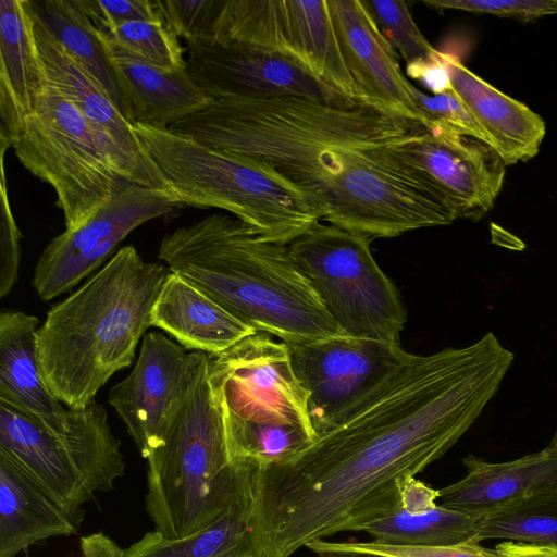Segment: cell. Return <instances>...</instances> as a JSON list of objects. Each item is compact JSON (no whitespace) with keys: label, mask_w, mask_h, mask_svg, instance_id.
<instances>
[{"label":"cell","mask_w":557,"mask_h":557,"mask_svg":"<svg viewBox=\"0 0 557 557\" xmlns=\"http://www.w3.org/2000/svg\"><path fill=\"white\" fill-rule=\"evenodd\" d=\"M513 359L492 332L466 347L408 354L296 454L257 466L251 557H290L393 510L405 484L480 417Z\"/></svg>","instance_id":"1"},{"label":"cell","mask_w":557,"mask_h":557,"mask_svg":"<svg viewBox=\"0 0 557 557\" xmlns=\"http://www.w3.org/2000/svg\"><path fill=\"white\" fill-rule=\"evenodd\" d=\"M421 125L368 103L304 97L218 99L169 129L268 166L306 190L327 224L346 228L387 148Z\"/></svg>","instance_id":"2"},{"label":"cell","mask_w":557,"mask_h":557,"mask_svg":"<svg viewBox=\"0 0 557 557\" xmlns=\"http://www.w3.org/2000/svg\"><path fill=\"white\" fill-rule=\"evenodd\" d=\"M158 258L255 332L290 345L342 334L288 245L214 213L163 236Z\"/></svg>","instance_id":"3"},{"label":"cell","mask_w":557,"mask_h":557,"mask_svg":"<svg viewBox=\"0 0 557 557\" xmlns=\"http://www.w3.org/2000/svg\"><path fill=\"white\" fill-rule=\"evenodd\" d=\"M169 273L125 246L51 307L37 331V358L59 401L72 409L96 404L111 376L132 364Z\"/></svg>","instance_id":"4"},{"label":"cell","mask_w":557,"mask_h":557,"mask_svg":"<svg viewBox=\"0 0 557 557\" xmlns=\"http://www.w3.org/2000/svg\"><path fill=\"white\" fill-rule=\"evenodd\" d=\"M208 367L209 359L163 445L146 459V511L170 539L207 528L253 491L257 463L232 460Z\"/></svg>","instance_id":"5"},{"label":"cell","mask_w":557,"mask_h":557,"mask_svg":"<svg viewBox=\"0 0 557 557\" xmlns=\"http://www.w3.org/2000/svg\"><path fill=\"white\" fill-rule=\"evenodd\" d=\"M133 127L183 206L228 211L262 238L282 245L324 219L311 195L268 166L169 128Z\"/></svg>","instance_id":"6"},{"label":"cell","mask_w":557,"mask_h":557,"mask_svg":"<svg viewBox=\"0 0 557 557\" xmlns=\"http://www.w3.org/2000/svg\"><path fill=\"white\" fill-rule=\"evenodd\" d=\"M0 450L13 458L78 527L84 505L125 474L107 410L94 404L40 417L0 393Z\"/></svg>","instance_id":"7"},{"label":"cell","mask_w":557,"mask_h":557,"mask_svg":"<svg viewBox=\"0 0 557 557\" xmlns=\"http://www.w3.org/2000/svg\"><path fill=\"white\" fill-rule=\"evenodd\" d=\"M12 148L25 169L54 189L65 230L85 224L126 182L91 122L50 83Z\"/></svg>","instance_id":"8"},{"label":"cell","mask_w":557,"mask_h":557,"mask_svg":"<svg viewBox=\"0 0 557 557\" xmlns=\"http://www.w3.org/2000/svg\"><path fill=\"white\" fill-rule=\"evenodd\" d=\"M370 240L319 222L288 247L342 334L399 345L406 312Z\"/></svg>","instance_id":"9"},{"label":"cell","mask_w":557,"mask_h":557,"mask_svg":"<svg viewBox=\"0 0 557 557\" xmlns=\"http://www.w3.org/2000/svg\"><path fill=\"white\" fill-rule=\"evenodd\" d=\"M225 41L284 54L363 102L345 63L327 0H231Z\"/></svg>","instance_id":"10"},{"label":"cell","mask_w":557,"mask_h":557,"mask_svg":"<svg viewBox=\"0 0 557 557\" xmlns=\"http://www.w3.org/2000/svg\"><path fill=\"white\" fill-rule=\"evenodd\" d=\"M208 371L224 414L297 425L314 437L309 394L293 370L286 344L253 333L209 355Z\"/></svg>","instance_id":"11"},{"label":"cell","mask_w":557,"mask_h":557,"mask_svg":"<svg viewBox=\"0 0 557 557\" xmlns=\"http://www.w3.org/2000/svg\"><path fill=\"white\" fill-rule=\"evenodd\" d=\"M183 207L171 191L124 182L85 224L52 238L36 262L32 285L51 300L89 277L136 227Z\"/></svg>","instance_id":"12"},{"label":"cell","mask_w":557,"mask_h":557,"mask_svg":"<svg viewBox=\"0 0 557 557\" xmlns=\"http://www.w3.org/2000/svg\"><path fill=\"white\" fill-rule=\"evenodd\" d=\"M208 359L205 352H186L162 333L144 335L133 370L111 388L108 403L145 459L163 445Z\"/></svg>","instance_id":"13"},{"label":"cell","mask_w":557,"mask_h":557,"mask_svg":"<svg viewBox=\"0 0 557 557\" xmlns=\"http://www.w3.org/2000/svg\"><path fill=\"white\" fill-rule=\"evenodd\" d=\"M391 152L438 191L458 218L480 220L494 206L506 165L485 141L447 128H418Z\"/></svg>","instance_id":"14"},{"label":"cell","mask_w":557,"mask_h":557,"mask_svg":"<svg viewBox=\"0 0 557 557\" xmlns=\"http://www.w3.org/2000/svg\"><path fill=\"white\" fill-rule=\"evenodd\" d=\"M187 70L214 100L304 97L333 106L358 102L320 81L293 59L278 52L225 41L201 45L186 41Z\"/></svg>","instance_id":"15"},{"label":"cell","mask_w":557,"mask_h":557,"mask_svg":"<svg viewBox=\"0 0 557 557\" xmlns=\"http://www.w3.org/2000/svg\"><path fill=\"white\" fill-rule=\"evenodd\" d=\"M293 370L309 394L315 429L401 363L400 345L337 334L287 345Z\"/></svg>","instance_id":"16"},{"label":"cell","mask_w":557,"mask_h":557,"mask_svg":"<svg viewBox=\"0 0 557 557\" xmlns=\"http://www.w3.org/2000/svg\"><path fill=\"white\" fill-rule=\"evenodd\" d=\"M33 16L35 37L48 82L91 122L106 143L121 177L131 184L173 193L137 138L133 124L124 117L98 82L48 33L34 13Z\"/></svg>","instance_id":"17"},{"label":"cell","mask_w":557,"mask_h":557,"mask_svg":"<svg viewBox=\"0 0 557 557\" xmlns=\"http://www.w3.org/2000/svg\"><path fill=\"white\" fill-rule=\"evenodd\" d=\"M339 47L364 103L387 110L423 128L413 86L403 73L396 51L383 36L362 0H327Z\"/></svg>","instance_id":"18"},{"label":"cell","mask_w":557,"mask_h":557,"mask_svg":"<svg viewBox=\"0 0 557 557\" xmlns=\"http://www.w3.org/2000/svg\"><path fill=\"white\" fill-rule=\"evenodd\" d=\"M49 86L29 0L0 1V139L13 147L27 115Z\"/></svg>","instance_id":"19"},{"label":"cell","mask_w":557,"mask_h":557,"mask_svg":"<svg viewBox=\"0 0 557 557\" xmlns=\"http://www.w3.org/2000/svg\"><path fill=\"white\" fill-rule=\"evenodd\" d=\"M467 474L438 490L440 504L483 513L512 500L557 488V432L543 449L505 462L473 455L462 459Z\"/></svg>","instance_id":"20"},{"label":"cell","mask_w":557,"mask_h":557,"mask_svg":"<svg viewBox=\"0 0 557 557\" xmlns=\"http://www.w3.org/2000/svg\"><path fill=\"white\" fill-rule=\"evenodd\" d=\"M444 59L451 89L505 165L534 158L546 133L543 119L472 73L457 57L444 53Z\"/></svg>","instance_id":"21"},{"label":"cell","mask_w":557,"mask_h":557,"mask_svg":"<svg viewBox=\"0 0 557 557\" xmlns=\"http://www.w3.org/2000/svg\"><path fill=\"white\" fill-rule=\"evenodd\" d=\"M438 490L412 478L398 505L358 529L372 541L405 546H450L480 543L483 513L466 512L437 504Z\"/></svg>","instance_id":"22"},{"label":"cell","mask_w":557,"mask_h":557,"mask_svg":"<svg viewBox=\"0 0 557 557\" xmlns=\"http://www.w3.org/2000/svg\"><path fill=\"white\" fill-rule=\"evenodd\" d=\"M151 326L185 349L220 354L255 332L181 275L169 273L151 311Z\"/></svg>","instance_id":"23"},{"label":"cell","mask_w":557,"mask_h":557,"mask_svg":"<svg viewBox=\"0 0 557 557\" xmlns=\"http://www.w3.org/2000/svg\"><path fill=\"white\" fill-rule=\"evenodd\" d=\"M102 40L129 98L132 124L169 128L214 102L187 69L168 72Z\"/></svg>","instance_id":"24"},{"label":"cell","mask_w":557,"mask_h":557,"mask_svg":"<svg viewBox=\"0 0 557 557\" xmlns=\"http://www.w3.org/2000/svg\"><path fill=\"white\" fill-rule=\"evenodd\" d=\"M76 530L67 513L0 450V557H15L33 544Z\"/></svg>","instance_id":"25"},{"label":"cell","mask_w":557,"mask_h":557,"mask_svg":"<svg viewBox=\"0 0 557 557\" xmlns=\"http://www.w3.org/2000/svg\"><path fill=\"white\" fill-rule=\"evenodd\" d=\"M29 5L39 23L98 82L132 123L133 109L125 87L81 0H29Z\"/></svg>","instance_id":"26"},{"label":"cell","mask_w":557,"mask_h":557,"mask_svg":"<svg viewBox=\"0 0 557 557\" xmlns=\"http://www.w3.org/2000/svg\"><path fill=\"white\" fill-rule=\"evenodd\" d=\"M37 317L17 310L0 313V393L40 417L66 409L48 387L37 358Z\"/></svg>","instance_id":"27"},{"label":"cell","mask_w":557,"mask_h":557,"mask_svg":"<svg viewBox=\"0 0 557 557\" xmlns=\"http://www.w3.org/2000/svg\"><path fill=\"white\" fill-rule=\"evenodd\" d=\"M252 493L191 535L170 539L157 530L147 532L124 548V557H251L248 522Z\"/></svg>","instance_id":"28"},{"label":"cell","mask_w":557,"mask_h":557,"mask_svg":"<svg viewBox=\"0 0 557 557\" xmlns=\"http://www.w3.org/2000/svg\"><path fill=\"white\" fill-rule=\"evenodd\" d=\"M557 547V488L483 512L479 540Z\"/></svg>","instance_id":"29"},{"label":"cell","mask_w":557,"mask_h":557,"mask_svg":"<svg viewBox=\"0 0 557 557\" xmlns=\"http://www.w3.org/2000/svg\"><path fill=\"white\" fill-rule=\"evenodd\" d=\"M224 422L232 460H250L259 467L289 458L312 440L302 428L283 422L244 420L226 414Z\"/></svg>","instance_id":"30"},{"label":"cell","mask_w":557,"mask_h":557,"mask_svg":"<svg viewBox=\"0 0 557 557\" xmlns=\"http://www.w3.org/2000/svg\"><path fill=\"white\" fill-rule=\"evenodd\" d=\"M106 41L154 67L175 72L187 69L185 48L163 20H135L100 32Z\"/></svg>","instance_id":"31"},{"label":"cell","mask_w":557,"mask_h":557,"mask_svg":"<svg viewBox=\"0 0 557 557\" xmlns=\"http://www.w3.org/2000/svg\"><path fill=\"white\" fill-rule=\"evenodd\" d=\"M166 26L185 41L221 44L226 38L231 0H154Z\"/></svg>","instance_id":"32"},{"label":"cell","mask_w":557,"mask_h":557,"mask_svg":"<svg viewBox=\"0 0 557 557\" xmlns=\"http://www.w3.org/2000/svg\"><path fill=\"white\" fill-rule=\"evenodd\" d=\"M376 26L407 64L431 58L437 50L416 24L403 0H362Z\"/></svg>","instance_id":"33"},{"label":"cell","mask_w":557,"mask_h":557,"mask_svg":"<svg viewBox=\"0 0 557 557\" xmlns=\"http://www.w3.org/2000/svg\"><path fill=\"white\" fill-rule=\"evenodd\" d=\"M314 553L346 552L374 557H507L500 550L486 548L480 543H463L450 546H405L368 542H330L325 540L309 543Z\"/></svg>","instance_id":"34"},{"label":"cell","mask_w":557,"mask_h":557,"mask_svg":"<svg viewBox=\"0 0 557 557\" xmlns=\"http://www.w3.org/2000/svg\"><path fill=\"white\" fill-rule=\"evenodd\" d=\"M414 95L428 120L425 129L434 126L447 128L487 144L485 135L451 88L441 94L429 95L416 87Z\"/></svg>","instance_id":"35"},{"label":"cell","mask_w":557,"mask_h":557,"mask_svg":"<svg viewBox=\"0 0 557 557\" xmlns=\"http://www.w3.org/2000/svg\"><path fill=\"white\" fill-rule=\"evenodd\" d=\"M5 148L0 147L1 157V218H0V298L10 294L18 278L21 262L22 234L14 219L7 187L4 156Z\"/></svg>","instance_id":"36"},{"label":"cell","mask_w":557,"mask_h":557,"mask_svg":"<svg viewBox=\"0 0 557 557\" xmlns=\"http://www.w3.org/2000/svg\"><path fill=\"white\" fill-rule=\"evenodd\" d=\"M423 3L435 10L486 13L523 22L557 14V0H425Z\"/></svg>","instance_id":"37"},{"label":"cell","mask_w":557,"mask_h":557,"mask_svg":"<svg viewBox=\"0 0 557 557\" xmlns=\"http://www.w3.org/2000/svg\"><path fill=\"white\" fill-rule=\"evenodd\" d=\"M96 28L109 30L128 21L163 20L154 0H81Z\"/></svg>","instance_id":"38"},{"label":"cell","mask_w":557,"mask_h":557,"mask_svg":"<svg viewBox=\"0 0 557 557\" xmlns=\"http://www.w3.org/2000/svg\"><path fill=\"white\" fill-rule=\"evenodd\" d=\"M407 75L420 82L432 95L450 89L449 72L444 53L436 51L429 59L406 65Z\"/></svg>","instance_id":"39"},{"label":"cell","mask_w":557,"mask_h":557,"mask_svg":"<svg viewBox=\"0 0 557 557\" xmlns=\"http://www.w3.org/2000/svg\"><path fill=\"white\" fill-rule=\"evenodd\" d=\"M79 549L81 557H124V549L102 532L83 536Z\"/></svg>","instance_id":"40"},{"label":"cell","mask_w":557,"mask_h":557,"mask_svg":"<svg viewBox=\"0 0 557 557\" xmlns=\"http://www.w3.org/2000/svg\"><path fill=\"white\" fill-rule=\"evenodd\" d=\"M507 557H557V547L503 542L496 546Z\"/></svg>","instance_id":"41"},{"label":"cell","mask_w":557,"mask_h":557,"mask_svg":"<svg viewBox=\"0 0 557 557\" xmlns=\"http://www.w3.org/2000/svg\"><path fill=\"white\" fill-rule=\"evenodd\" d=\"M318 557H374L369 555H362V554H355V553H346V552H319L317 553Z\"/></svg>","instance_id":"42"}]
</instances>
